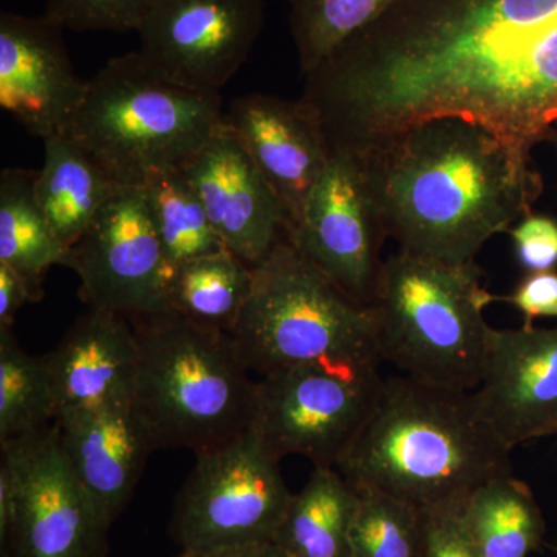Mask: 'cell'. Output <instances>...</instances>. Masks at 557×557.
Masks as SVG:
<instances>
[{"instance_id":"1","label":"cell","mask_w":557,"mask_h":557,"mask_svg":"<svg viewBox=\"0 0 557 557\" xmlns=\"http://www.w3.org/2000/svg\"><path fill=\"white\" fill-rule=\"evenodd\" d=\"M330 149L465 116L531 150L557 123V0H397L306 75Z\"/></svg>"},{"instance_id":"2","label":"cell","mask_w":557,"mask_h":557,"mask_svg":"<svg viewBox=\"0 0 557 557\" xmlns=\"http://www.w3.org/2000/svg\"><path fill=\"white\" fill-rule=\"evenodd\" d=\"M355 153L387 237L457 265L474 262L541 196L530 150L465 116L417 121Z\"/></svg>"},{"instance_id":"3","label":"cell","mask_w":557,"mask_h":557,"mask_svg":"<svg viewBox=\"0 0 557 557\" xmlns=\"http://www.w3.org/2000/svg\"><path fill=\"white\" fill-rule=\"evenodd\" d=\"M511 450L480 416L472 392L394 376L338 471L420 509L461 505L498 475Z\"/></svg>"},{"instance_id":"4","label":"cell","mask_w":557,"mask_h":557,"mask_svg":"<svg viewBox=\"0 0 557 557\" xmlns=\"http://www.w3.org/2000/svg\"><path fill=\"white\" fill-rule=\"evenodd\" d=\"M134 405L157 449L207 453L248 431L256 383L228 332L166 313L135 319Z\"/></svg>"},{"instance_id":"5","label":"cell","mask_w":557,"mask_h":557,"mask_svg":"<svg viewBox=\"0 0 557 557\" xmlns=\"http://www.w3.org/2000/svg\"><path fill=\"white\" fill-rule=\"evenodd\" d=\"M493 295L475 262L398 249L384 260L372 309L380 358L431 386L472 392L485 368Z\"/></svg>"},{"instance_id":"6","label":"cell","mask_w":557,"mask_h":557,"mask_svg":"<svg viewBox=\"0 0 557 557\" xmlns=\"http://www.w3.org/2000/svg\"><path fill=\"white\" fill-rule=\"evenodd\" d=\"M223 123L220 95L172 83L134 51L87 81L86 98L64 131L121 188H139L156 172L182 168Z\"/></svg>"},{"instance_id":"7","label":"cell","mask_w":557,"mask_h":557,"mask_svg":"<svg viewBox=\"0 0 557 557\" xmlns=\"http://www.w3.org/2000/svg\"><path fill=\"white\" fill-rule=\"evenodd\" d=\"M230 335L260 376L309 362H383L372 307L344 293L287 234L252 267L251 293Z\"/></svg>"},{"instance_id":"8","label":"cell","mask_w":557,"mask_h":557,"mask_svg":"<svg viewBox=\"0 0 557 557\" xmlns=\"http://www.w3.org/2000/svg\"><path fill=\"white\" fill-rule=\"evenodd\" d=\"M380 366L327 361L293 366L256 383L251 429L271 456H302L338 468L379 408Z\"/></svg>"},{"instance_id":"9","label":"cell","mask_w":557,"mask_h":557,"mask_svg":"<svg viewBox=\"0 0 557 557\" xmlns=\"http://www.w3.org/2000/svg\"><path fill=\"white\" fill-rule=\"evenodd\" d=\"M278 463L251 428L196 456L171 519L182 552L274 541L293 498Z\"/></svg>"},{"instance_id":"10","label":"cell","mask_w":557,"mask_h":557,"mask_svg":"<svg viewBox=\"0 0 557 557\" xmlns=\"http://www.w3.org/2000/svg\"><path fill=\"white\" fill-rule=\"evenodd\" d=\"M0 469L13 490L2 557H108L110 525L86 493L57 421L2 445Z\"/></svg>"},{"instance_id":"11","label":"cell","mask_w":557,"mask_h":557,"mask_svg":"<svg viewBox=\"0 0 557 557\" xmlns=\"http://www.w3.org/2000/svg\"><path fill=\"white\" fill-rule=\"evenodd\" d=\"M287 236L351 299L372 306L387 233L358 153L330 149L327 166Z\"/></svg>"},{"instance_id":"12","label":"cell","mask_w":557,"mask_h":557,"mask_svg":"<svg viewBox=\"0 0 557 557\" xmlns=\"http://www.w3.org/2000/svg\"><path fill=\"white\" fill-rule=\"evenodd\" d=\"M89 309L131 319L171 313L166 256L141 188H121L70 249Z\"/></svg>"},{"instance_id":"13","label":"cell","mask_w":557,"mask_h":557,"mask_svg":"<svg viewBox=\"0 0 557 557\" xmlns=\"http://www.w3.org/2000/svg\"><path fill=\"white\" fill-rule=\"evenodd\" d=\"M263 25V0H152L137 32L138 53L172 83L220 95Z\"/></svg>"},{"instance_id":"14","label":"cell","mask_w":557,"mask_h":557,"mask_svg":"<svg viewBox=\"0 0 557 557\" xmlns=\"http://www.w3.org/2000/svg\"><path fill=\"white\" fill-rule=\"evenodd\" d=\"M472 397L509 450L557 434V327H491Z\"/></svg>"},{"instance_id":"15","label":"cell","mask_w":557,"mask_h":557,"mask_svg":"<svg viewBox=\"0 0 557 557\" xmlns=\"http://www.w3.org/2000/svg\"><path fill=\"white\" fill-rule=\"evenodd\" d=\"M62 32L46 14L0 13V108L42 141L65 129L87 94Z\"/></svg>"},{"instance_id":"16","label":"cell","mask_w":557,"mask_h":557,"mask_svg":"<svg viewBox=\"0 0 557 557\" xmlns=\"http://www.w3.org/2000/svg\"><path fill=\"white\" fill-rule=\"evenodd\" d=\"M182 170L223 247L251 269L287 234L281 201L226 123Z\"/></svg>"},{"instance_id":"17","label":"cell","mask_w":557,"mask_h":557,"mask_svg":"<svg viewBox=\"0 0 557 557\" xmlns=\"http://www.w3.org/2000/svg\"><path fill=\"white\" fill-rule=\"evenodd\" d=\"M225 123L276 194L288 233L329 163L330 146L317 115L304 100L251 94L231 102Z\"/></svg>"},{"instance_id":"18","label":"cell","mask_w":557,"mask_h":557,"mask_svg":"<svg viewBox=\"0 0 557 557\" xmlns=\"http://www.w3.org/2000/svg\"><path fill=\"white\" fill-rule=\"evenodd\" d=\"M62 448L95 507L112 523L126 509L157 449L134 399L58 418Z\"/></svg>"},{"instance_id":"19","label":"cell","mask_w":557,"mask_h":557,"mask_svg":"<svg viewBox=\"0 0 557 557\" xmlns=\"http://www.w3.org/2000/svg\"><path fill=\"white\" fill-rule=\"evenodd\" d=\"M57 420L134 399L138 339L131 319L89 309L47 354Z\"/></svg>"},{"instance_id":"20","label":"cell","mask_w":557,"mask_h":557,"mask_svg":"<svg viewBox=\"0 0 557 557\" xmlns=\"http://www.w3.org/2000/svg\"><path fill=\"white\" fill-rule=\"evenodd\" d=\"M120 189L110 172L67 131L44 139L36 199L65 247L72 249Z\"/></svg>"},{"instance_id":"21","label":"cell","mask_w":557,"mask_h":557,"mask_svg":"<svg viewBox=\"0 0 557 557\" xmlns=\"http://www.w3.org/2000/svg\"><path fill=\"white\" fill-rule=\"evenodd\" d=\"M36 172L10 168L0 175V263L21 277L32 302L42 300L50 269L70 259L36 199Z\"/></svg>"},{"instance_id":"22","label":"cell","mask_w":557,"mask_h":557,"mask_svg":"<svg viewBox=\"0 0 557 557\" xmlns=\"http://www.w3.org/2000/svg\"><path fill=\"white\" fill-rule=\"evenodd\" d=\"M359 491L335 468H314L293 494L274 541L293 557H351Z\"/></svg>"},{"instance_id":"23","label":"cell","mask_w":557,"mask_h":557,"mask_svg":"<svg viewBox=\"0 0 557 557\" xmlns=\"http://www.w3.org/2000/svg\"><path fill=\"white\" fill-rule=\"evenodd\" d=\"M460 516L483 557H530L544 541L536 497L512 472L475 487L460 505Z\"/></svg>"},{"instance_id":"24","label":"cell","mask_w":557,"mask_h":557,"mask_svg":"<svg viewBox=\"0 0 557 557\" xmlns=\"http://www.w3.org/2000/svg\"><path fill=\"white\" fill-rule=\"evenodd\" d=\"M252 288V269L228 249L182 263L168 284L171 313L231 333Z\"/></svg>"},{"instance_id":"25","label":"cell","mask_w":557,"mask_h":557,"mask_svg":"<svg viewBox=\"0 0 557 557\" xmlns=\"http://www.w3.org/2000/svg\"><path fill=\"white\" fill-rule=\"evenodd\" d=\"M139 188L166 256L170 278L182 263L226 249L182 168L156 172Z\"/></svg>"},{"instance_id":"26","label":"cell","mask_w":557,"mask_h":557,"mask_svg":"<svg viewBox=\"0 0 557 557\" xmlns=\"http://www.w3.org/2000/svg\"><path fill=\"white\" fill-rule=\"evenodd\" d=\"M54 421L57 401L46 358L25 354L13 330H0V445Z\"/></svg>"},{"instance_id":"27","label":"cell","mask_w":557,"mask_h":557,"mask_svg":"<svg viewBox=\"0 0 557 557\" xmlns=\"http://www.w3.org/2000/svg\"><path fill=\"white\" fill-rule=\"evenodd\" d=\"M289 30L304 76L397 0H287Z\"/></svg>"},{"instance_id":"28","label":"cell","mask_w":557,"mask_h":557,"mask_svg":"<svg viewBox=\"0 0 557 557\" xmlns=\"http://www.w3.org/2000/svg\"><path fill=\"white\" fill-rule=\"evenodd\" d=\"M351 557H424L423 512L379 490H358Z\"/></svg>"},{"instance_id":"29","label":"cell","mask_w":557,"mask_h":557,"mask_svg":"<svg viewBox=\"0 0 557 557\" xmlns=\"http://www.w3.org/2000/svg\"><path fill=\"white\" fill-rule=\"evenodd\" d=\"M152 0H46V16L73 32H138Z\"/></svg>"},{"instance_id":"30","label":"cell","mask_w":557,"mask_h":557,"mask_svg":"<svg viewBox=\"0 0 557 557\" xmlns=\"http://www.w3.org/2000/svg\"><path fill=\"white\" fill-rule=\"evenodd\" d=\"M424 557H483L469 536L460 505L421 509Z\"/></svg>"},{"instance_id":"31","label":"cell","mask_w":557,"mask_h":557,"mask_svg":"<svg viewBox=\"0 0 557 557\" xmlns=\"http://www.w3.org/2000/svg\"><path fill=\"white\" fill-rule=\"evenodd\" d=\"M516 258L527 273L556 270L557 222L545 215H527L508 231Z\"/></svg>"},{"instance_id":"32","label":"cell","mask_w":557,"mask_h":557,"mask_svg":"<svg viewBox=\"0 0 557 557\" xmlns=\"http://www.w3.org/2000/svg\"><path fill=\"white\" fill-rule=\"evenodd\" d=\"M496 299L511 304L523 314V327H533L537 318H557V271L528 273L511 295Z\"/></svg>"},{"instance_id":"33","label":"cell","mask_w":557,"mask_h":557,"mask_svg":"<svg viewBox=\"0 0 557 557\" xmlns=\"http://www.w3.org/2000/svg\"><path fill=\"white\" fill-rule=\"evenodd\" d=\"M27 302H32V298L24 282L0 263V330L13 327L16 314Z\"/></svg>"},{"instance_id":"34","label":"cell","mask_w":557,"mask_h":557,"mask_svg":"<svg viewBox=\"0 0 557 557\" xmlns=\"http://www.w3.org/2000/svg\"><path fill=\"white\" fill-rule=\"evenodd\" d=\"M180 557H293L287 549L282 548L276 541L249 542V544L234 545L211 549V552L182 553Z\"/></svg>"}]
</instances>
